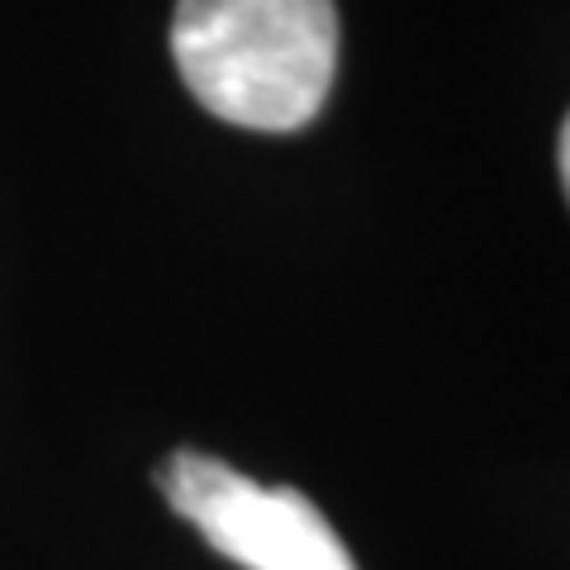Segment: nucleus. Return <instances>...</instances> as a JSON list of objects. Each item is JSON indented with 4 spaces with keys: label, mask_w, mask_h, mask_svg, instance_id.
<instances>
[{
    "label": "nucleus",
    "mask_w": 570,
    "mask_h": 570,
    "mask_svg": "<svg viewBox=\"0 0 570 570\" xmlns=\"http://www.w3.org/2000/svg\"><path fill=\"white\" fill-rule=\"evenodd\" d=\"M171 62L214 119L295 134L318 119L337 71L333 0H176Z\"/></svg>",
    "instance_id": "1"
},
{
    "label": "nucleus",
    "mask_w": 570,
    "mask_h": 570,
    "mask_svg": "<svg viewBox=\"0 0 570 570\" xmlns=\"http://www.w3.org/2000/svg\"><path fill=\"white\" fill-rule=\"evenodd\" d=\"M167 504L243 570H356L347 542L318 513L314 499L291 485H257L205 452H171L157 471Z\"/></svg>",
    "instance_id": "2"
},
{
    "label": "nucleus",
    "mask_w": 570,
    "mask_h": 570,
    "mask_svg": "<svg viewBox=\"0 0 570 570\" xmlns=\"http://www.w3.org/2000/svg\"><path fill=\"white\" fill-rule=\"evenodd\" d=\"M557 167H561V190H566V200H570V115H566L561 138H557Z\"/></svg>",
    "instance_id": "3"
}]
</instances>
